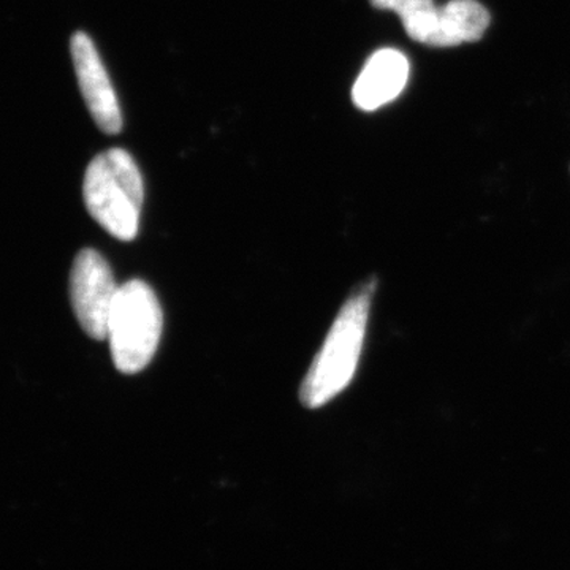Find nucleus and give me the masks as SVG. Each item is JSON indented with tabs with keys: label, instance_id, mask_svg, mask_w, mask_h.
<instances>
[{
	"label": "nucleus",
	"instance_id": "1",
	"mask_svg": "<svg viewBox=\"0 0 570 570\" xmlns=\"http://www.w3.org/2000/svg\"><path fill=\"white\" fill-rule=\"evenodd\" d=\"M373 292L374 283L366 284L337 314L299 389V400L306 407L317 409L330 403L354 379L365 343Z\"/></svg>",
	"mask_w": 570,
	"mask_h": 570
},
{
	"label": "nucleus",
	"instance_id": "2",
	"mask_svg": "<svg viewBox=\"0 0 570 570\" xmlns=\"http://www.w3.org/2000/svg\"><path fill=\"white\" fill-rule=\"evenodd\" d=\"M82 197L89 214L108 234L121 242L137 236L145 187L129 153L115 148L94 157L86 170Z\"/></svg>",
	"mask_w": 570,
	"mask_h": 570
},
{
	"label": "nucleus",
	"instance_id": "3",
	"mask_svg": "<svg viewBox=\"0 0 570 570\" xmlns=\"http://www.w3.org/2000/svg\"><path fill=\"white\" fill-rule=\"evenodd\" d=\"M163 328V307L153 288L138 279L121 285L107 328L115 366L124 374L145 370L156 355Z\"/></svg>",
	"mask_w": 570,
	"mask_h": 570
},
{
	"label": "nucleus",
	"instance_id": "4",
	"mask_svg": "<svg viewBox=\"0 0 570 570\" xmlns=\"http://www.w3.org/2000/svg\"><path fill=\"white\" fill-rule=\"evenodd\" d=\"M119 285L102 254L82 249L70 273V302L78 324L96 341L107 340L108 321Z\"/></svg>",
	"mask_w": 570,
	"mask_h": 570
},
{
	"label": "nucleus",
	"instance_id": "5",
	"mask_svg": "<svg viewBox=\"0 0 570 570\" xmlns=\"http://www.w3.org/2000/svg\"><path fill=\"white\" fill-rule=\"evenodd\" d=\"M371 3L400 14L404 31L419 43L448 48L471 39V13L461 0H450L444 7L434 6L433 0H371Z\"/></svg>",
	"mask_w": 570,
	"mask_h": 570
},
{
	"label": "nucleus",
	"instance_id": "6",
	"mask_svg": "<svg viewBox=\"0 0 570 570\" xmlns=\"http://www.w3.org/2000/svg\"><path fill=\"white\" fill-rule=\"evenodd\" d=\"M70 55L86 107L102 132H121L122 112L96 45L85 32L73 33Z\"/></svg>",
	"mask_w": 570,
	"mask_h": 570
},
{
	"label": "nucleus",
	"instance_id": "7",
	"mask_svg": "<svg viewBox=\"0 0 570 570\" xmlns=\"http://www.w3.org/2000/svg\"><path fill=\"white\" fill-rule=\"evenodd\" d=\"M407 78L406 56L393 48H384L367 59L352 89V100L360 110L376 111L403 92Z\"/></svg>",
	"mask_w": 570,
	"mask_h": 570
}]
</instances>
